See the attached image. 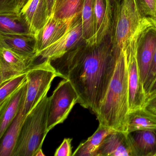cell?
Here are the masks:
<instances>
[{"mask_svg": "<svg viewBox=\"0 0 156 156\" xmlns=\"http://www.w3.org/2000/svg\"><path fill=\"white\" fill-rule=\"evenodd\" d=\"M120 53L114 50L109 37L94 44L83 40L62 59H59L61 65L55 68L75 89L78 104L96 115L106 94Z\"/></svg>", "mask_w": 156, "mask_h": 156, "instance_id": "1", "label": "cell"}, {"mask_svg": "<svg viewBox=\"0 0 156 156\" xmlns=\"http://www.w3.org/2000/svg\"><path fill=\"white\" fill-rule=\"evenodd\" d=\"M129 111L127 68L122 50L105 98L96 115L99 124L127 132Z\"/></svg>", "mask_w": 156, "mask_h": 156, "instance_id": "2", "label": "cell"}, {"mask_svg": "<svg viewBox=\"0 0 156 156\" xmlns=\"http://www.w3.org/2000/svg\"><path fill=\"white\" fill-rule=\"evenodd\" d=\"M50 97L46 95L26 116L12 156H34L41 149L47 131Z\"/></svg>", "mask_w": 156, "mask_h": 156, "instance_id": "3", "label": "cell"}, {"mask_svg": "<svg viewBox=\"0 0 156 156\" xmlns=\"http://www.w3.org/2000/svg\"><path fill=\"white\" fill-rule=\"evenodd\" d=\"M51 62L45 59L34 64L27 73V89L23 107L26 115L48 94L54 79L62 78Z\"/></svg>", "mask_w": 156, "mask_h": 156, "instance_id": "4", "label": "cell"}, {"mask_svg": "<svg viewBox=\"0 0 156 156\" xmlns=\"http://www.w3.org/2000/svg\"><path fill=\"white\" fill-rule=\"evenodd\" d=\"M147 19H143L136 31L122 48L125 54L127 68L129 112L143 108L146 102V95L140 78L136 49L138 37Z\"/></svg>", "mask_w": 156, "mask_h": 156, "instance_id": "5", "label": "cell"}, {"mask_svg": "<svg viewBox=\"0 0 156 156\" xmlns=\"http://www.w3.org/2000/svg\"><path fill=\"white\" fill-rule=\"evenodd\" d=\"M79 97L70 81L64 79L50 96L47 123L48 132L54 127L64 122L73 108L78 103Z\"/></svg>", "mask_w": 156, "mask_h": 156, "instance_id": "6", "label": "cell"}, {"mask_svg": "<svg viewBox=\"0 0 156 156\" xmlns=\"http://www.w3.org/2000/svg\"><path fill=\"white\" fill-rule=\"evenodd\" d=\"M143 20L138 12L134 0L123 1L111 41L116 52H121L124 44L134 35Z\"/></svg>", "mask_w": 156, "mask_h": 156, "instance_id": "7", "label": "cell"}, {"mask_svg": "<svg viewBox=\"0 0 156 156\" xmlns=\"http://www.w3.org/2000/svg\"><path fill=\"white\" fill-rule=\"evenodd\" d=\"M156 49V24L148 18L142 28L136 43V55L143 84L149 71Z\"/></svg>", "mask_w": 156, "mask_h": 156, "instance_id": "8", "label": "cell"}, {"mask_svg": "<svg viewBox=\"0 0 156 156\" xmlns=\"http://www.w3.org/2000/svg\"><path fill=\"white\" fill-rule=\"evenodd\" d=\"M36 59L0 45V85L27 73L34 65Z\"/></svg>", "mask_w": 156, "mask_h": 156, "instance_id": "9", "label": "cell"}, {"mask_svg": "<svg viewBox=\"0 0 156 156\" xmlns=\"http://www.w3.org/2000/svg\"><path fill=\"white\" fill-rule=\"evenodd\" d=\"M81 12L77 15L68 32L55 43L47 47L38 54L42 59L56 61L64 56L75 47L82 40L83 37Z\"/></svg>", "mask_w": 156, "mask_h": 156, "instance_id": "10", "label": "cell"}, {"mask_svg": "<svg viewBox=\"0 0 156 156\" xmlns=\"http://www.w3.org/2000/svg\"><path fill=\"white\" fill-rule=\"evenodd\" d=\"M80 12L68 19H58L53 15L49 18L44 27L36 35L37 56L41 52L58 41L68 32Z\"/></svg>", "mask_w": 156, "mask_h": 156, "instance_id": "11", "label": "cell"}, {"mask_svg": "<svg viewBox=\"0 0 156 156\" xmlns=\"http://www.w3.org/2000/svg\"><path fill=\"white\" fill-rule=\"evenodd\" d=\"M96 156H133L127 132L115 130L107 136Z\"/></svg>", "mask_w": 156, "mask_h": 156, "instance_id": "12", "label": "cell"}, {"mask_svg": "<svg viewBox=\"0 0 156 156\" xmlns=\"http://www.w3.org/2000/svg\"><path fill=\"white\" fill-rule=\"evenodd\" d=\"M34 34L37 35L50 18L46 0H30L20 13Z\"/></svg>", "mask_w": 156, "mask_h": 156, "instance_id": "13", "label": "cell"}, {"mask_svg": "<svg viewBox=\"0 0 156 156\" xmlns=\"http://www.w3.org/2000/svg\"><path fill=\"white\" fill-rule=\"evenodd\" d=\"M0 45L23 55L38 58L36 38L34 34H11L0 33Z\"/></svg>", "mask_w": 156, "mask_h": 156, "instance_id": "14", "label": "cell"}, {"mask_svg": "<svg viewBox=\"0 0 156 156\" xmlns=\"http://www.w3.org/2000/svg\"><path fill=\"white\" fill-rule=\"evenodd\" d=\"M128 136L133 156H156V130H136Z\"/></svg>", "mask_w": 156, "mask_h": 156, "instance_id": "15", "label": "cell"}, {"mask_svg": "<svg viewBox=\"0 0 156 156\" xmlns=\"http://www.w3.org/2000/svg\"><path fill=\"white\" fill-rule=\"evenodd\" d=\"M26 94L23 98L19 113L1 139L0 156H12L13 154L23 124L27 116L23 111Z\"/></svg>", "mask_w": 156, "mask_h": 156, "instance_id": "16", "label": "cell"}, {"mask_svg": "<svg viewBox=\"0 0 156 156\" xmlns=\"http://www.w3.org/2000/svg\"><path fill=\"white\" fill-rule=\"evenodd\" d=\"M27 89V81L7 103L0 107V139L19 113Z\"/></svg>", "mask_w": 156, "mask_h": 156, "instance_id": "17", "label": "cell"}, {"mask_svg": "<svg viewBox=\"0 0 156 156\" xmlns=\"http://www.w3.org/2000/svg\"><path fill=\"white\" fill-rule=\"evenodd\" d=\"M115 130L99 124L95 132L84 142L80 143L73 156H96L97 152L105 139Z\"/></svg>", "mask_w": 156, "mask_h": 156, "instance_id": "18", "label": "cell"}, {"mask_svg": "<svg viewBox=\"0 0 156 156\" xmlns=\"http://www.w3.org/2000/svg\"><path fill=\"white\" fill-rule=\"evenodd\" d=\"M0 33L6 34H33L29 24L21 13L0 14Z\"/></svg>", "mask_w": 156, "mask_h": 156, "instance_id": "19", "label": "cell"}, {"mask_svg": "<svg viewBox=\"0 0 156 156\" xmlns=\"http://www.w3.org/2000/svg\"><path fill=\"white\" fill-rule=\"evenodd\" d=\"M94 5L95 0H84L81 10L83 39L90 44H95L96 27Z\"/></svg>", "mask_w": 156, "mask_h": 156, "instance_id": "20", "label": "cell"}, {"mask_svg": "<svg viewBox=\"0 0 156 156\" xmlns=\"http://www.w3.org/2000/svg\"><path fill=\"white\" fill-rule=\"evenodd\" d=\"M144 129L156 130V117L143 108L130 111L128 115L127 132Z\"/></svg>", "mask_w": 156, "mask_h": 156, "instance_id": "21", "label": "cell"}, {"mask_svg": "<svg viewBox=\"0 0 156 156\" xmlns=\"http://www.w3.org/2000/svg\"><path fill=\"white\" fill-rule=\"evenodd\" d=\"M124 0H107V13L104 27V39L108 37L111 41L114 37L119 14Z\"/></svg>", "mask_w": 156, "mask_h": 156, "instance_id": "22", "label": "cell"}, {"mask_svg": "<svg viewBox=\"0 0 156 156\" xmlns=\"http://www.w3.org/2000/svg\"><path fill=\"white\" fill-rule=\"evenodd\" d=\"M84 0H57L53 16L68 19L81 12Z\"/></svg>", "mask_w": 156, "mask_h": 156, "instance_id": "23", "label": "cell"}, {"mask_svg": "<svg viewBox=\"0 0 156 156\" xmlns=\"http://www.w3.org/2000/svg\"><path fill=\"white\" fill-rule=\"evenodd\" d=\"M27 81V73H26L0 85V107L7 103Z\"/></svg>", "mask_w": 156, "mask_h": 156, "instance_id": "24", "label": "cell"}, {"mask_svg": "<svg viewBox=\"0 0 156 156\" xmlns=\"http://www.w3.org/2000/svg\"><path fill=\"white\" fill-rule=\"evenodd\" d=\"M94 10L96 27L95 44H98L104 39L103 32L106 18L107 0H95Z\"/></svg>", "mask_w": 156, "mask_h": 156, "instance_id": "25", "label": "cell"}, {"mask_svg": "<svg viewBox=\"0 0 156 156\" xmlns=\"http://www.w3.org/2000/svg\"><path fill=\"white\" fill-rule=\"evenodd\" d=\"M141 19L156 18V0H134Z\"/></svg>", "mask_w": 156, "mask_h": 156, "instance_id": "26", "label": "cell"}, {"mask_svg": "<svg viewBox=\"0 0 156 156\" xmlns=\"http://www.w3.org/2000/svg\"><path fill=\"white\" fill-rule=\"evenodd\" d=\"M156 79V49L153 56V60L148 73L147 78L143 84V88L146 94V96L148 94L149 91L152 84Z\"/></svg>", "mask_w": 156, "mask_h": 156, "instance_id": "27", "label": "cell"}, {"mask_svg": "<svg viewBox=\"0 0 156 156\" xmlns=\"http://www.w3.org/2000/svg\"><path fill=\"white\" fill-rule=\"evenodd\" d=\"M73 139H64L60 147L56 149L55 156H73L72 141Z\"/></svg>", "mask_w": 156, "mask_h": 156, "instance_id": "28", "label": "cell"}, {"mask_svg": "<svg viewBox=\"0 0 156 156\" xmlns=\"http://www.w3.org/2000/svg\"><path fill=\"white\" fill-rule=\"evenodd\" d=\"M143 108L156 117V94L146 99Z\"/></svg>", "mask_w": 156, "mask_h": 156, "instance_id": "29", "label": "cell"}, {"mask_svg": "<svg viewBox=\"0 0 156 156\" xmlns=\"http://www.w3.org/2000/svg\"><path fill=\"white\" fill-rule=\"evenodd\" d=\"M56 2V0H46L49 16L50 17L52 16L54 12Z\"/></svg>", "mask_w": 156, "mask_h": 156, "instance_id": "30", "label": "cell"}, {"mask_svg": "<svg viewBox=\"0 0 156 156\" xmlns=\"http://www.w3.org/2000/svg\"><path fill=\"white\" fill-rule=\"evenodd\" d=\"M30 1V0H18V6L16 10V12L18 13H20L24 6Z\"/></svg>", "mask_w": 156, "mask_h": 156, "instance_id": "31", "label": "cell"}, {"mask_svg": "<svg viewBox=\"0 0 156 156\" xmlns=\"http://www.w3.org/2000/svg\"><path fill=\"white\" fill-rule=\"evenodd\" d=\"M156 94V79L154 81V83L152 84V86L151 87L149 91L148 94L146 96V99L152 96L153 95Z\"/></svg>", "mask_w": 156, "mask_h": 156, "instance_id": "32", "label": "cell"}, {"mask_svg": "<svg viewBox=\"0 0 156 156\" xmlns=\"http://www.w3.org/2000/svg\"><path fill=\"white\" fill-rule=\"evenodd\" d=\"M45 156V154L43 153V152L42 150V149H41L39 150L37 152H36V154H35L34 156Z\"/></svg>", "mask_w": 156, "mask_h": 156, "instance_id": "33", "label": "cell"}, {"mask_svg": "<svg viewBox=\"0 0 156 156\" xmlns=\"http://www.w3.org/2000/svg\"><path fill=\"white\" fill-rule=\"evenodd\" d=\"M153 20V21L155 23V24H156V18L155 19H154V20Z\"/></svg>", "mask_w": 156, "mask_h": 156, "instance_id": "34", "label": "cell"}, {"mask_svg": "<svg viewBox=\"0 0 156 156\" xmlns=\"http://www.w3.org/2000/svg\"><path fill=\"white\" fill-rule=\"evenodd\" d=\"M57 1V0H56V1Z\"/></svg>", "mask_w": 156, "mask_h": 156, "instance_id": "35", "label": "cell"}]
</instances>
